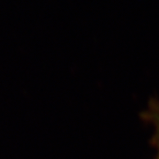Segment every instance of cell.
Returning a JSON list of instances; mask_svg holds the SVG:
<instances>
[{"label":"cell","instance_id":"obj_1","mask_svg":"<svg viewBox=\"0 0 159 159\" xmlns=\"http://www.w3.org/2000/svg\"><path fill=\"white\" fill-rule=\"evenodd\" d=\"M153 115V121L157 127V144H158V153L156 159H159V106H157L153 112L151 113V116Z\"/></svg>","mask_w":159,"mask_h":159}]
</instances>
